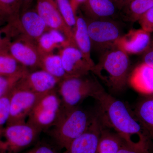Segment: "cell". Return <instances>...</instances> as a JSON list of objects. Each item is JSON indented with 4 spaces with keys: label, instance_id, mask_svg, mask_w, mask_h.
I'll return each instance as SVG.
<instances>
[{
    "label": "cell",
    "instance_id": "ac0fdd59",
    "mask_svg": "<svg viewBox=\"0 0 153 153\" xmlns=\"http://www.w3.org/2000/svg\"><path fill=\"white\" fill-rule=\"evenodd\" d=\"M75 45L82 52L84 57L91 65L95 66L91 55L92 49L90 36L88 30L87 23L83 15L76 14V23L73 31Z\"/></svg>",
    "mask_w": 153,
    "mask_h": 153
},
{
    "label": "cell",
    "instance_id": "9c48e42d",
    "mask_svg": "<svg viewBox=\"0 0 153 153\" xmlns=\"http://www.w3.org/2000/svg\"><path fill=\"white\" fill-rule=\"evenodd\" d=\"M45 94L34 93L16 85L10 94V117L6 126L26 123L36 103Z\"/></svg>",
    "mask_w": 153,
    "mask_h": 153
},
{
    "label": "cell",
    "instance_id": "8fae6325",
    "mask_svg": "<svg viewBox=\"0 0 153 153\" xmlns=\"http://www.w3.org/2000/svg\"><path fill=\"white\" fill-rule=\"evenodd\" d=\"M36 8L49 29L60 31L69 44L76 46L73 32L64 22L55 0H37Z\"/></svg>",
    "mask_w": 153,
    "mask_h": 153
},
{
    "label": "cell",
    "instance_id": "484cf974",
    "mask_svg": "<svg viewBox=\"0 0 153 153\" xmlns=\"http://www.w3.org/2000/svg\"><path fill=\"white\" fill-rule=\"evenodd\" d=\"M28 71L11 76L0 75V99L8 94Z\"/></svg>",
    "mask_w": 153,
    "mask_h": 153
},
{
    "label": "cell",
    "instance_id": "52a82bcc",
    "mask_svg": "<svg viewBox=\"0 0 153 153\" xmlns=\"http://www.w3.org/2000/svg\"><path fill=\"white\" fill-rule=\"evenodd\" d=\"M41 131L27 123L6 126L0 131V153H18L33 144Z\"/></svg>",
    "mask_w": 153,
    "mask_h": 153
},
{
    "label": "cell",
    "instance_id": "d6986e66",
    "mask_svg": "<svg viewBox=\"0 0 153 153\" xmlns=\"http://www.w3.org/2000/svg\"><path fill=\"white\" fill-rule=\"evenodd\" d=\"M68 45H71L65 36L54 29H49L37 41V48L41 55L53 53L55 49H61Z\"/></svg>",
    "mask_w": 153,
    "mask_h": 153
},
{
    "label": "cell",
    "instance_id": "cb8c5ba5",
    "mask_svg": "<svg viewBox=\"0 0 153 153\" xmlns=\"http://www.w3.org/2000/svg\"><path fill=\"white\" fill-rule=\"evenodd\" d=\"M18 62L9 52L0 54V75L11 76L28 71Z\"/></svg>",
    "mask_w": 153,
    "mask_h": 153
},
{
    "label": "cell",
    "instance_id": "4316f807",
    "mask_svg": "<svg viewBox=\"0 0 153 153\" xmlns=\"http://www.w3.org/2000/svg\"><path fill=\"white\" fill-rule=\"evenodd\" d=\"M21 10L22 4L20 0H0V12L9 21L19 16Z\"/></svg>",
    "mask_w": 153,
    "mask_h": 153
},
{
    "label": "cell",
    "instance_id": "f1b7e54d",
    "mask_svg": "<svg viewBox=\"0 0 153 153\" xmlns=\"http://www.w3.org/2000/svg\"><path fill=\"white\" fill-rule=\"evenodd\" d=\"M141 28L148 33L153 32V7L147 11L139 19Z\"/></svg>",
    "mask_w": 153,
    "mask_h": 153
},
{
    "label": "cell",
    "instance_id": "5bb4252c",
    "mask_svg": "<svg viewBox=\"0 0 153 153\" xmlns=\"http://www.w3.org/2000/svg\"><path fill=\"white\" fill-rule=\"evenodd\" d=\"M61 80L43 69L29 71L17 83L16 86L39 94L55 90Z\"/></svg>",
    "mask_w": 153,
    "mask_h": 153
},
{
    "label": "cell",
    "instance_id": "9a60e30c",
    "mask_svg": "<svg viewBox=\"0 0 153 153\" xmlns=\"http://www.w3.org/2000/svg\"><path fill=\"white\" fill-rule=\"evenodd\" d=\"M151 34L141 28L132 29L121 36L115 46L128 54L143 53L150 44Z\"/></svg>",
    "mask_w": 153,
    "mask_h": 153
},
{
    "label": "cell",
    "instance_id": "7402d4cb",
    "mask_svg": "<svg viewBox=\"0 0 153 153\" xmlns=\"http://www.w3.org/2000/svg\"><path fill=\"white\" fill-rule=\"evenodd\" d=\"M39 68L62 80L68 76L59 54L41 55Z\"/></svg>",
    "mask_w": 153,
    "mask_h": 153
},
{
    "label": "cell",
    "instance_id": "8992f818",
    "mask_svg": "<svg viewBox=\"0 0 153 153\" xmlns=\"http://www.w3.org/2000/svg\"><path fill=\"white\" fill-rule=\"evenodd\" d=\"M11 39L23 36L37 43L39 38L49 30L46 23L33 7L21 11L18 16L5 25Z\"/></svg>",
    "mask_w": 153,
    "mask_h": 153
},
{
    "label": "cell",
    "instance_id": "e0dca14e",
    "mask_svg": "<svg viewBox=\"0 0 153 153\" xmlns=\"http://www.w3.org/2000/svg\"><path fill=\"white\" fill-rule=\"evenodd\" d=\"M128 83L134 89L143 94L153 93V67L143 63L130 73Z\"/></svg>",
    "mask_w": 153,
    "mask_h": 153
},
{
    "label": "cell",
    "instance_id": "ffe728a7",
    "mask_svg": "<svg viewBox=\"0 0 153 153\" xmlns=\"http://www.w3.org/2000/svg\"><path fill=\"white\" fill-rule=\"evenodd\" d=\"M133 111L153 141V93L141 100Z\"/></svg>",
    "mask_w": 153,
    "mask_h": 153
},
{
    "label": "cell",
    "instance_id": "5b68a950",
    "mask_svg": "<svg viewBox=\"0 0 153 153\" xmlns=\"http://www.w3.org/2000/svg\"><path fill=\"white\" fill-rule=\"evenodd\" d=\"M62 101L56 89L44 94L27 118V123L41 132L54 127L63 113Z\"/></svg>",
    "mask_w": 153,
    "mask_h": 153
},
{
    "label": "cell",
    "instance_id": "d6a6232c",
    "mask_svg": "<svg viewBox=\"0 0 153 153\" xmlns=\"http://www.w3.org/2000/svg\"><path fill=\"white\" fill-rule=\"evenodd\" d=\"M149 150L134 147L125 143L117 153H149Z\"/></svg>",
    "mask_w": 153,
    "mask_h": 153
},
{
    "label": "cell",
    "instance_id": "4fadbf2b",
    "mask_svg": "<svg viewBox=\"0 0 153 153\" xmlns=\"http://www.w3.org/2000/svg\"><path fill=\"white\" fill-rule=\"evenodd\" d=\"M63 68L68 76H83L92 72L94 66L86 60L76 46L68 45L60 49Z\"/></svg>",
    "mask_w": 153,
    "mask_h": 153
},
{
    "label": "cell",
    "instance_id": "2e32d148",
    "mask_svg": "<svg viewBox=\"0 0 153 153\" xmlns=\"http://www.w3.org/2000/svg\"><path fill=\"white\" fill-rule=\"evenodd\" d=\"M119 5L123 6L112 0H85L79 8L87 19H110L117 13Z\"/></svg>",
    "mask_w": 153,
    "mask_h": 153
},
{
    "label": "cell",
    "instance_id": "44dd1931",
    "mask_svg": "<svg viewBox=\"0 0 153 153\" xmlns=\"http://www.w3.org/2000/svg\"><path fill=\"white\" fill-rule=\"evenodd\" d=\"M125 142L114 131L103 126L99 142L97 153H117Z\"/></svg>",
    "mask_w": 153,
    "mask_h": 153
},
{
    "label": "cell",
    "instance_id": "603a6c76",
    "mask_svg": "<svg viewBox=\"0 0 153 153\" xmlns=\"http://www.w3.org/2000/svg\"><path fill=\"white\" fill-rule=\"evenodd\" d=\"M124 6L126 18L129 21L135 22L153 7V0H131Z\"/></svg>",
    "mask_w": 153,
    "mask_h": 153
},
{
    "label": "cell",
    "instance_id": "83f0119b",
    "mask_svg": "<svg viewBox=\"0 0 153 153\" xmlns=\"http://www.w3.org/2000/svg\"><path fill=\"white\" fill-rule=\"evenodd\" d=\"M10 92L0 99V131L5 127L4 126L7 125L10 117Z\"/></svg>",
    "mask_w": 153,
    "mask_h": 153
},
{
    "label": "cell",
    "instance_id": "1f68e13d",
    "mask_svg": "<svg viewBox=\"0 0 153 153\" xmlns=\"http://www.w3.org/2000/svg\"><path fill=\"white\" fill-rule=\"evenodd\" d=\"M143 63L153 67V39L152 38L150 44L147 49L143 53Z\"/></svg>",
    "mask_w": 153,
    "mask_h": 153
},
{
    "label": "cell",
    "instance_id": "e575fe53",
    "mask_svg": "<svg viewBox=\"0 0 153 153\" xmlns=\"http://www.w3.org/2000/svg\"><path fill=\"white\" fill-rule=\"evenodd\" d=\"M20 1L22 4V11L32 7L34 0H20Z\"/></svg>",
    "mask_w": 153,
    "mask_h": 153
},
{
    "label": "cell",
    "instance_id": "3957f363",
    "mask_svg": "<svg viewBox=\"0 0 153 153\" xmlns=\"http://www.w3.org/2000/svg\"><path fill=\"white\" fill-rule=\"evenodd\" d=\"M88 76H68L59 82L57 91L62 101L63 111L77 107L87 97L94 98L102 87L97 80Z\"/></svg>",
    "mask_w": 153,
    "mask_h": 153
},
{
    "label": "cell",
    "instance_id": "f546056e",
    "mask_svg": "<svg viewBox=\"0 0 153 153\" xmlns=\"http://www.w3.org/2000/svg\"><path fill=\"white\" fill-rule=\"evenodd\" d=\"M24 153H58L56 150L47 144L40 143Z\"/></svg>",
    "mask_w": 153,
    "mask_h": 153
},
{
    "label": "cell",
    "instance_id": "8d00e7d4",
    "mask_svg": "<svg viewBox=\"0 0 153 153\" xmlns=\"http://www.w3.org/2000/svg\"><path fill=\"white\" fill-rule=\"evenodd\" d=\"M117 1L122 4L123 6H125L127 4L130 2L131 0H117Z\"/></svg>",
    "mask_w": 153,
    "mask_h": 153
},
{
    "label": "cell",
    "instance_id": "4dcf8cb0",
    "mask_svg": "<svg viewBox=\"0 0 153 153\" xmlns=\"http://www.w3.org/2000/svg\"><path fill=\"white\" fill-rule=\"evenodd\" d=\"M11 39L6 33L4 27L0 28V54L8 52L9 43Z\"/></svg>",
    "mask_w": 153,
    "mask_h": 153
},
{
    "label": "cell",
    "instance_id": "d4e9b609",
    "mask_svg": "<svg viewBox=\"0 0 153 153\" xmlns=\"http://www.w3.org/2000/svg\"><path fill=\"white\" fill-rule=\"evenodd\" d=\"M55 1L64 22L73 32L76 25V14L72 9L71 0Z\"/></svg>",
    "mask_w": 153,
    "mask_h": 153
},
{
    "label": "cell",
    "instance_id": "836d02e7",
    "mask_svg": "<svg viewBox=\"0 0 153 153\" xmlns=\"http://www.w3.org/2000/svg\"><path fill=\"white\" fill-rule=\"evenodd\" d=\"M85 1V0H71V6L75 14H76L79 7Z\"/></svg>",
    "mask_w": 153,
    "mask_h": 153
},
{
    "label": "cell",
    "instance_id": "6da1fadb",
    "mask_svg": "<svg viewBox=\"0 0 153 153\" xmlns=\"http://www.w3.org/2000/svg\"><path fill=\"white\" fill-rule=\"evenodd\" d=\"M98 102V115L102 126L117 133L127 144L149 150L151 140L136 116L123 102L101 88L94 98Z\"/></svg>",
    "mask_w": 153,
    "mask_h": 153
},
{
    "label": "cell",
    "instance_id": "ba28073f",
    "mask_svg": "<svg viewBox=\"0 0 153 153\" xmlns=\"http://www.w3.org/2000/svg\"><path fill=\"white\" fill-rule=\"evenodd\" d=\"M85 19L91 47L94 50L102 52L111 48L123 35L119 26L112 20Z\"/></svg>",
    "mask_w": 153,
    "mask_h": 153
},
{
    "label": "cell",
    "instance_id": "30bf717a",
    "mask_svg": "<svg viewBox=\"0 0 153 153\" xmlns=\"http://www.w3.org/2000/svg\"><path fill=\"white\" fill-rule=\"evenodd\" d=\"M8 52L21 65L27 68L40 66L41 55L38 52L37 43L23 36L11 39Z\"/></svg>",
    "mask_w": 153,
    "mask_h": 153
},
{
    "label": "cell",
    "instance_id": "7a4b0ae2",
    "mask_svg": "<svg viewBox=\"0 0 153 153\" xmlns=\"http://www.w3.org/2000/svg\"><path fill=\"white\" fill-rule=\"evenodd\" d=\"M128 54L116 46L102 52L92 72L114 92L125 88L130 69Z\"/></svg>",
    "mask_w": 153,
    "mask_h": 153
},
{
    "label": "cell",
    "instance_id": "7c38bea8",
    "mask_svg": "<svg viewBox=\"0 0 153 153\" xmlns=\"http://www.w3.org/2000/svg\"><path fill=\"white\" fill-rule=\"evenodd\" d=\"M102 128L97 114L93 116L87 129L74 140L63 153H97Z\"/></svg>",
    "mask_w": 153,
    "mask_h": 153
},
{
    "label": "cell",
    "instance_id": "277c9868",
    "mask_svg": "<svg viewBox=\"0 0 153 153\" xmlns=\"http://www.w3.org/2000/svg\"><path fill=\"white\" fill-rule=\"evenodd\" d=\"M93 116L78 107L63 111L58 122L51 131V134L57 145L65 149L77 137L88 127Z\"/></svg>",
    "mask_w": 153,
    "mask_h": 153
},
{
    "label": "cell",
    "instance_id": "d590c367",
    "mask_svg": "<svg viewBox=\"0 0 153 153\" xmlns=\"http://www.w3.org/2000/svg\"><path fill=\"white\" fill-rule=\"evenodd\" d=\"M9 19L0 12V27H3L7 24Z\"/></svg>",
    "mask_w": 153,
    "mask_h": 153
}]
</instances>
